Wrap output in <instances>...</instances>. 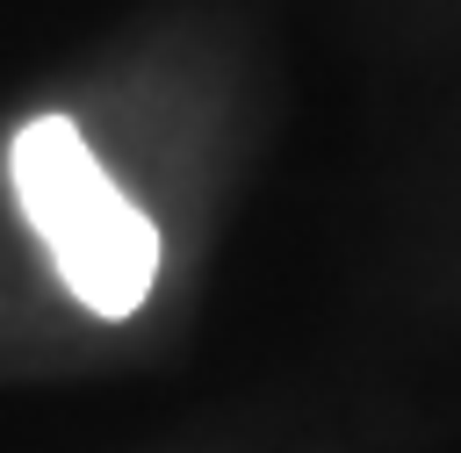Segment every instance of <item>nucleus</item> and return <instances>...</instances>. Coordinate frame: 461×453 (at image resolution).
<instances>
[{
  "instance_id": "f257e3e1",
  "label": "nucleus",
  "mask_w": 461,
  "mask_h": 453,
  "mask_svg": "<svg viewBox=\"0 0 461 453\" xmlns=\"http://www.w3.org/2000/svg\"><path fill=\"white\" fill-rule=\"evenodd\" d=\"M7 180L43 237L58 280L94 316H130L158 280V230L151 216L108 180L94 144L65 115H29L7 144Z\"/></svg>"
}]
</instances>
